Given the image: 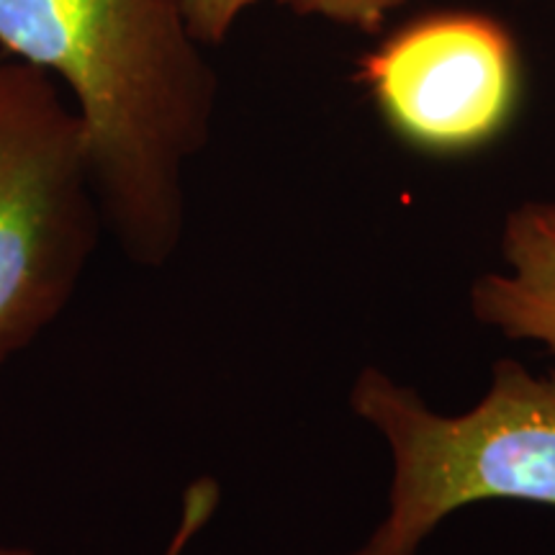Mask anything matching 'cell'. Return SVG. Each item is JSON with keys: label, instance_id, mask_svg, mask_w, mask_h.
Wrapping results in <instances>:
<instances>
[{"label": "cell", "instance_id": "obj_1", "mask_svg": "<svg viewBox=\"0 0 555 555\" xmlns=\"http://www.w3.org/2000/svg\"><path fill=\"white\" fill-rule=\"evenodd\" d=\"M0 47L65 88L121 253L168 266L185 232V170L217 106V75L183 3L0 0Z\"/></svg>", "mask_w": 555, "mask_h": 555}, {"label": "cell", "instance_id": "obj_2", "mask_svg": "<svg viewBox=\"0 0 555 555\" xmlns=\"http://www.w3.org/2000/svg\"><path fill=\"white\" fill-rule=\"evenodd\" d=\"M350 406L386 437L393 478L384 522L347 555H416L442 519L489 499L555 506V371L499 360L483 399L450 416L365 367Z\"/></svg>", "mask_w": 555, "mask_h": 555}, {"label": "cell", "instance_id": "obj_3", "mask_svg": "<svg viewBox=\"0 0 555 555\" xmlns=\"http://www.w3.org/2000/svg\"><path fill=\"white\" fill-rule=\"evenodd\" d=\"M106 227L88 142L60 82L0 54V367L73 301Z\"/></svg>", "mask_w": 555, "mask_h": 555}, {"label": "cell", "instance_id": "obj_4", "mask_svg": "<svg viewBox=\"0 0 555 555\" xmlns=\"http://www.w3.org/2000/svg\"><path fill=\"white\" fill-rule=\"evenodd\" d=\"M380 119L409 147L466 155L504 134L519 106L515 39L481 13H433L386 39L358 65Z\"/></svg>", "mask_w": 555, "mask_h": 555}, {"label": "cell", "instance_id": "obj_5", "mask_svg": "<svg viewBox=\"0 0 555 555\" xmlns=\"http://www.w3.org/2000/svg\"><path fill=\"white\" fill-rule=\"evenodd\" d=\"M506 273H486L470 288V311L509 339L555 352V201L509 211L502 232Z\"/></svg>", "mask_w": 555, "mask_h": 555}, {"label": "cell", "instance_id": "obj_6", "mask_svg": "<svg viewBox=\"0 0 555 555\" xmlns=\"http://www.w3.org/2000/svg\"><path fill=\"white\" fill-rule=\"evenodd\" d=\"M189 29L201 47H219L234 29L237 18L258 0H180ZM294 9L298 0H278Z\"/></svg>", "mask_w": 555, "mask_h": 555}, {"label": "cell", "instance_id": "obj_7", "mask_svg": "<svg viewBox=\"0 0 555 555\" xmlns=\"http://www.w3.org/2000/svg\"><path fill=\"white\" fill-rule=\"evenodd\" d=\"M406 0H298L296 13L322 16L360 31H378L384 18Z\"/></svg>", "mask_w": 555, "mask_h": 555}, {"label": "cell", "instance_id": "obj_8", "mask_svg": "<svg viewBox=\"0 0 555 555\" xmlns=\"http://www.w3.org/2000/svg\"><path fill=\"white\" fill-rule=\"evenodd\" d=\"M0 555H34V553L26 551V547H3V545H0Z\"/></svg>", "mask_w": 555, "mask_h": 555}]
</instances>
